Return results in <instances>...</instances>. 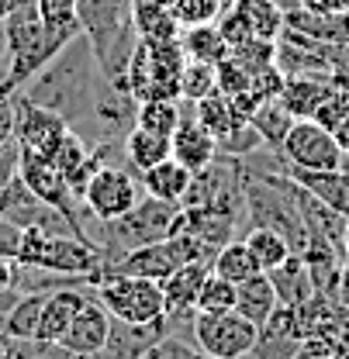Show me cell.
<instances>
[{
    "label": "cell",
    "mask_w": 349,
    "mask_h": 359,
    "mask_svg": "<svg viewBox=\"0 0 349 359\" xmlns=\"http://www.w3.org/2000/svg\"><path fill=\"white\" fill-rule=\"evenodd\" d=\"M21 238H25V228H18L14 222L0 218V256H4V259H14V263H18Z\"/></svg>",
    "instance_id": "ab89813d"
},
{
    "label": "cell",
    "mask_w": 349,
    "mask_h": 359,
    "mask_svg": "<svg viewBox=\"0 0 349 359\" xmlns=\"http://www.w3.org/2000/svg\"><path fill=\"white\" fill-rule=\"evenodd\" d=\"M301 342L305 332L298 325V311L287 304H277L273 314L266 318L256 332V346H253V359H301Z\"/></svg>",
    "instance_id": "5bb4252c"
},
{
    "label": "cell",
    "mask_w": 349,
    "mask_h": 359,
    "mask_svg": "<svg viewBox=\"0 0 349 359\" xmlns=\"http://www.w3.org/2000/svg\"><path fill=\"white\" fill-rule=\"evenodd\" d=\"M97 83H100V66H97V55L90 48L87 35L80 32L73 42L62 45V52L45 66L42 73H35L21 87L18 97L39 104L45 111H55L73 132H80L90 114Z\"/></svg>",
    "instance_id": "6da1fadb"
},
{
    "label": "cell",
    "mask_w": 349,
    "mask_h": 359,
    "mask_svg": "<svg viewBox=\"0 0 349 359\" xmlns=\"http://www.w3.org/2000/svg\"><path fill=\"white\" fill-rule=\"evenodd\" d=\"M287 177H294L308 194H315L322 204H329L336 215L349 218V170L339 166V170H325V173H305V170H291L284 166Z\"/></svg>",
    "instance_id": "ac0fdd59"
},
{
    "label": "cell",
    "mask_w": 349,
    "mask_h": 359,
    "mask_svg": "<svg viewBox=\"0 0 349 359\" xmlns=\"http://www.w3.org/2000/svg\"><path fill=\"white\" fill-rule=\"evenodd\" d=\"M235 14L242 18V25L249 28L253 39L263 42H277L284 32V11L277 7V0H232Z\"/></svg>",
    "instance_id": "484cf974"
},
{
    "label": "cell",
    "mask_w": 349,
    "mask_h": 359,
    "mask_svg": "<svg viewBox=\"0 0 349 359\" xmlns=\"http://www.w3.org/2000/svg\"><path fill=\"white\" fill-rule=\"evenodd\" d=\"M4 42H7V73L0 80V93H21V87L42 73L45 66L62 52L66 39L52 35L39 18V0H18L14 11L4 21ZM73 42V39H70Z\"/></svg>",
    "instance_id": "3957f363"
},
{
    "label": "cell",
    "mask_w": 349,
    "mask_h": 359,
    "mask_svg": "<svg viewBox=\"0 0 349 359\" xmlns=\"http://www.w3.org/2000/svg\"><path fill=\"white\" fill-rule=\"evenodd\" d=\"M284 28L322 45L349 42V14H311V11L294 7L284 14Z\"/></svg>",
    "instance_id": "d6986e66"
},
{
    "label": "cell",
    "mask_w": 349,
    "mask_h": 359,
    "mask_svg": "<svg viewBox=\"0 0 349 359\" xmlns=\"http://www.w3.org/2000/svg\"><path fill=\"white\" fill-rule=\"evenodd\" d=\"M194 308L201 314L235 311V283L225 280V276H218V273H208L204 283H201V294H197Z\"/></svg>",
    "instance_id": "d590c367"
},
{
    "label": "cell",
    "mask_w": 349,
    "mask_h": 359,
    "mask_svg": "<svg viewBox=\"0 0 349 359\" xmlns=\"http://www.w3.org/2000/svg\"><path fill=\"white\" fill-rule=\"evenodd\" d=\"M131 18H135V32L142 42H180V25H176L173 11L152 0H131Z\"/></svg>",
    "instance_id": "7402d4cb"
},
{
    "label": "cell",
    "mask_w": 349,
    "mask_h": 359,
    "mask_svg": "<svg viewBox=\"0 0 349 359\" xmlns=\"http://www.w3.org/2000/svg\"><path fill=\"white\" fill-rule=\"evenodd\" d=\"M329 80H332V87H339L349 93V66H336V69L329 73Z\"/></svg>",
    "instance_id": "7dc6e473"
},
{
    "label": "cell",
    "mask_w": 349,
    "mask_h": 359,
    "mask_svg": "<svg viewBox=\"0 0 349 359\" xmlns=\"http://www.w3.org/2000/svg\"><path fill=\"white\" fill-rule=\"evenodd\" d=\"M277 304L280 301H277V290H273V283H270L266 273H253L249 280L235 283V311L242 314V318H249L253 325H263L273 314Z\"/></svg>",
    "instance_id": "cb8c5ba5"
},
{
    "label": "cell",
    "mask_w": 349,
    "mask_h": 359,
    "mask_svg": "<svg viewBox=\"0 0 349 359\" xmlns=\"http://www.w3.org/2000/svg\"><path fill=\"white\" fill-rule=\"evenodd\" d=\"M18 263L48 269V273H62V276H87L90 287H97L104 280L100 249L87 238H77V235H48L39 228H25Z\"/></svg>",
    "instance_id": "277c9868"
},
{
    "label": "cell",
    "mask_w": 349,
    "mask_h": 359,
    "mask_svg": "<svg viewBox=\"0 0 349 359\" xmlns=\"http://www.w3.org/2000/svg\"><path fill=\"white\" fill-rule=\"evenodd\" d=\"M263 145H266V142H263L260 132H256L249 121H246V125H239L232 135L218 138V152L221 156H235V159H249L253 152H260Z\"/></svg>",
    "instance_id": "f35d334b"
},
{
    "label": "cell",
    "mask_w": 349,
    "mask_h": 359,
    "mask_svg": "<svg viewBox=\"0 0 349 359\" xmlns=\"http://www.w3.org/2000/svg\"><path fill=\"white\" fill-rule=\"evenodd\" d=\"M336 304L349 311V256H346V263H343V269H339V283H336Z\"/></svg>",
    "instance_id": "f6af8a7d"
},
{
    "label": "cell",
    "mask_w": 349,
    "mask_h": 359,
    "mask_svg": "<svg viewBox=\"0 0 349 359\" xmlns=\"http://www.w3.org/2000/svg\"><path fill=\"white\" fill-rule=\"evenodd\" d=\"M80 25L97 55L100 76L114 87H129V66L138 48L131 0H80Z\"/></svg>",
    "instance_id": "7a4b0ae2"
},
{
    "label": "cell",
    "mask_w": 349,
    "mask_h": 359,
    "mask_svg": "<svg viewBox=\"0 0 349 359\" xmlns=\"http://www.w3.org/2000/svg\"><path fill=\"white\" fill-rule=\"evenodd\" d=\"M249 125L260 132V138L270 145V149H277L280 152V145H284V138L291 132V125H294V114L273 97V100H263L260 107L249 114Z\"/></svg>",
    "instance_id": "f546056e"
},
{
    "label": "cell",
    "mask_w": 349,
    "mask_h": 359,
    "mask_svg": "<svg viewBox=\"0 0 349 359\" xmlns=\"http://www.w3.org/2000/svg\"><path fill=\"white\" fill-rule=\"evenodd\" d=\"M93 297L107 308L114 321H125V325H149L166 314L163 287L159 280H149V276H125V273L104 276L93 287Z\"/></svg>",
    "instance_id": "8992f818"
},
{
    "label": "cell",
    "mask_w": 349,
    "mask_h": 359,
    "mask_svg": "<svg viewBox=\"0 0 349 359\" xmlns=\"http://www.w3.org/2000/svg\"><path fill=\"white\" fill-rule=\"evenodd\" d=\"M280 156L291 170H305V173H325V170H339L346 152L339 149V142L332 138L329 128H322L311 118H294L291 132L280 145Z\"/></svg>",
    "instance_id": "9c48e42d"
},
{
    "label": "cell",
    "mask_w": 349,
    "mask_h": 359,
    "mask_svg": "<svg viewBox=\"0 0 349 359\" xmlns=\"http://www.w3.org/2000/svg\"><path fill=\"white\" fill-rule=\"evenodd\" d=\"M187 55L180 42H142L131 55L129 90L135 100H180V69Z\"/></svg>",
    "instance_id": "5b68a950"
},
{
    "label": "cell",
    "mask_w": 349,
    "mask_h": 359,
    "mask_svg": "<svg viewBox=\"0 0 349 359\" xmlns=\"http://www.w3.org/2000/svg\"><path fill=\"white\" fill-rule=\"evenodd\" d=\"M121 152H125V163H129L135 173H145L149 166L170 159V138L156 132H145V128H131L121 142Z\"/></svg>",
    "instance_id": "4316f807"
},
{
    "label": "cell",
    "mask_w": 349,
    "mask_h": 359,
    "mask_svg": "<svg viewBox=\"0 0 349 359\" xmlns=\"http://www.w3.org/2000/svg\"><path fill=\"white\" fill-rule=\"evenodd\" d=\"M84 287H62V290H48L42 301V314H39V332H35V342L42 346H59V339L66 335L73 314L80 311L84 304Z\"/></svg>",
    "instance_id": "2e32d148"
},
{
    "label": "cell",
    "mask_w": 349,
    "mask_h": 359,
    "mask_svg": "<svg viewBox=\"0 0 349 359\" xmlns=\"http://www.w3.org/2000/svg\"><path fill=\"white\" fill-rule=\"evenodd\" d=\"M14 114H18L14 97L11 93H0V152L14 142Z\"/></svg>",
    "instance_id": "60d3db41"
},
{
    "label": "cell",
    "mask_w": 349,
    "mask_h": 359,
    "mask_svg": "<svg viewBox=\"0 0 349 359\" xmlns=\"http://www.w3.org/2000/svg\"><path fill=\"white\" fill-rule=\"evenodd\" d=\"M343 249H346V256H349V222H346V238H343Z\"/></svg>",
    "instance_id": "f907efd6"
},
{
    "label": "cell",
    "mask_w": 349,
    "mask_h": 359,
    "mask_svg": "<svg viewBox=\"0 0 349 359\" xmlns=\"http://www.w3.org/2000/svg\"><path fill=\"white\" fill-rule=\"evenodd\" d=\"M180 48L187 59H197V62H211L218 66L221 59L232 55L228 42L221 39L218 25H197V28H183L180 32Z\"/></svg>",
    "instance_id": "83f0119b"
},
{
    "label": "cell",
    "mask_w": 349,
    "mask_h": 359,
    "mask_svg": "<svg viewBox=\"0 0 349 359\" xmlns=\"http://www.w3.org/2000/svg\"><path fill=\"white\" fill-rule=\"evenodd\" d=\"M138 359H215L208 356L197 342H190V339H180V335H163V339H156L145 353Z\"/></svg>",
    "instance_id": "74e56055"
},
{
    "label": "cell",
    "mask_w": 349,
    "mask_h": 359,
    "mask_svg": "<svg viewBox=\"0 0 349 359\" xmlns=\"http://www.w3.org/2000/svg\"><path fill=\"white\" fill-rule=\"evenodd\" d=\"M170 156H173L180 166H187L190 173H197V170H204V166L215 163V156H218V138L197 121L194 111H183L176 132L170 135Z\"/></svg>",
    "instance_id": "9a60e30c"
},
{
    "label": "cell",
    "mask_w": 349,
    "mask_h": 359,
    "mask_svg": "<svg viewBox=\"0 0 349 359\" xmlns=\"http://www.w3.org/2000/svg\"><path fill=\"white\" fill-rule=\"evenodd\" d=\"M332 138L339 142V149H343V152L349 156V114L343 118V121H339V125H336V128H332Z\"/></svg>",
    "instance_id": "bcb514c9"
},
{
    "label": "cell",
    "mask_w": 349,
    "mask_h": 359,
    "mask_svg": "<svg viewBox=\"0 0 349 359\" xmlns=\"http://www.w3.org/2000/svg\"><path fill=\"white\" fill-rule=\"evenodd\" d=\"M107 335H111V314L93 294H87L80 311L73 314L66 335L59 339V346L73 356H100L107 346Z\"/></svg>",
    "instance_id": "4fadbf2b"
},
{
    "label": "cell",
    "mask_w": 349,
    "mask_h": 359,
    "mask_svg": "<svg viewBox=\"0 0 349 359\" xmlns=\"http://www.w3.org/2000/svg\"><path fill=\"white\" fill-rule=\"evenodd\" d=\"M208 273H211V263H187V266L173 269L166 280H159L163 297H166V311H187V308H194V301H197L201 283H204Z\"/></svg>",
    "instance_id": "603a6c76"
},
{
    "label": "cell",
    "mask_w": 349,
    "mask_h": 359,
    "mask_svg": "<svg viewBox=\"0 0 349 359\" xmlns=\"http://www.w3.org/2000/svg\"><path fill=\"white\" fill-rule=\"evenodd\" d=\"M14 4H18V0H0V25L7 21V14L14 11Z\"/></svg>",
    "instance_id": "c3c4849f"
},
{
    "label": "cell",
    "mask_w": 349,
    "mask_h": 359,
    "mask_svg": "<svg viewBox=\"0 0 349 359\" xmlns=\"http://www.w3.org/2000/svg\"><path fill=\"white\" fill-rule=\"evenodd\" d=\"M329 93H332L329 73H294V76L284 80V90H280L277 100H280L294 118H311Z\"/></svg>",
    "instance_id": "e0dca14e"
},
{
    "label": "cell",
    "mask_w": 349,
    "mask_h": 359,
    "mask_svg": "<svg viewBox=\"0 0 349 359\" xmlns=\"http://www.w3.org/2000/svg\"><path fill=\"white\" fill-rule=\"evenodd\" d=\"M190 177H194V173H190L187 166H180L173 156L163 159V163H156V166H149L145 173H138L142 190H145L149 197H156V201H170V204H180V201L187 197Z\"/></svg>",
    "instance_id": "44dd1931"
},
{
    "label": "cell",
    "mask_w": 349,
    "mask_h": 359,
    "mask_svg": "<svg viewBox=\"0 0 349 359\" xmlns=\"http://www.w3.org/2000/svg\"><path fill=\"white\" fill-rule=\"evenodd\" d=\"M242 242L249 245V252H253V259H256V266H260L263 273L280 266V263L294 252L291 242H287L280 231H273V228H249V231L242 235Z\"/></svg>",
    "instance_id": "4dcf8cb0"
},
{
    "label": "cell",
    "mask_w": 349,
    "mask_h": 359,
    "mask_svg": "<svg viewBox=\"0 0 349 359\" xmlns=\"http://www.w3.org/2000/svg\"><path fill=\"white\" fill-rule=\"evenodd\" d=\"M145 197L142 180L125 166L104 163L84 190V208L93 222H118L121 215H129L131 208Z\"/></svg>",
    "instance_id": "52a82bcc"
},
{
    "label": "cell",
    "mask_w": 349,
    "mask_h": 359,
    "mask_svg": "<svg viewBox=\"0 0 349 359\" xmlns=\"http://www.w3.org/2000/svg\"><path fill=\"white\" fill-rule=\"evenodd\" d=\"M256 332H260V325H253L239 311H197L194 328H190V342H197L208 356L215 359H246L256 346Z\"/></svg>",
    "instance_id": "ba28073f"
},
{
    "label": "cell",
    "mask_w": 349,
    "mask_h": 359,
    "mask_svg": "<svg viewBox=\"0 0 349 359\" xmlns=\"http://www.w3.org/2000/svg\"><path fill=\"white\" fill-rule=\"evenodd\" d=\"M211 273H218V276L232 280V283H242V280H249L253 273H263V269L256 266V259H253L249 245H246L242 238H232V242H225L218 252H215V259H211Z\"/></svg>",
    "instance_id": "1f68e13d"
},
{
    "label": "cell",
    "mask_w": 349,
    "mask_h": 359,
    "mask_svg": "<svg viewBox=\"0 0 349 359\" xmlns=\"http://www.w3.org/2000/svg\"><path fill=\"white\" fill-rule=\"evenodd\" d=\"M298 7L311 14H349V0H298Z\"/></svg>",
    "instance_id": "7bdbcfd3"
},
{
    "label": "cell",
    "mask_w": 349,
    "mask_h": 359,
    "mask_svg": "<svg viewBox=\"0 0 349 359\" xmlns=\"http://www.w3.org/2000/svg\"><path fill=\"white\" fill-rule=\"evenodd\" d=\"M332 359H349V353H336V356H332Z\"/></svg>",
    "instance_id": "f5cc1de1"
},
{
    "label": "cell",
    "mask_w": 349,
    "mask_h": 359,
    "mask_svg": "<svg viewBox=\"0 0 349 359\" xmlns=\"http://www.w3.org/2000/svg\"><path fill=\"white\" fill-rule=\"evenodd\" d=\"M14 142L21 152H32V156H42V159H52L55 149L62 145V138L73 132L55 111H45L39 104L25 100L14 93Z\"/></svg>",
    "instance_id": "8fae6325"
},
{
    "label": "cell",
    "mask_w": 349,
    "mask_h": 359,
    "mask_svg": "<svg viewBox=\"0 0 349 359\" xmlns=\"http://www.w3.org/2000/svg\"><path fill=\"white\" fill-rule=\"evenodd\" d=\"M18 177L25 180V187H28L32 194H39L45 204H52L55 211H62V215L70 218V224L77 228L80 238H87V222H84L87 208H84V201L70 190V183L55 170V163H48L42 156H32V152H21V159H18Z\"/></svg>",
    "instance_id": "30bf717a"
},
{
    "label": "cell",
    "mask_w": 349,
    "mask_h": 359,
    "mask_svg": "<svg viewBox=\"0 0 349 359\" xmlns=\"http://www.w3.org/2000/svg\"><path fill=\"white\" fill-rule=\"evenodd\" d=\"M183 118V100H138V118L135 125L145 128V132H156V135H170L176 132Z\"/></svg>",
    "instance_id": "836d02e7"
},
{
    "label": "cell",
    "mask_w": 349,
    "mask_h": 359,
    "mask_svg": "<svg viewBox=\"0 0 349 359\" xmlns=\"http://www.w3.org/2000/svg\"><path fill=\"white\" fill-rule=\"evenodd\" d=\"M14 280H18V263L0 256V297L14 290Z\"/></svg>",
    "instance_id": "ee69618b"
},
{
    "label": "cell",
    "mask_w": 349,
    "mask_h": 359,
    "mask_svg": "<svg viewBox=\"0 0 349 359\" xmlns=\"http://www.w3.org/2000/svg\"><path fill=\"white\" fill-rule=\"evenodd\" d=\"M228 4H232V0H228Z\"/></svg>",
    "instance_id": "11a10c76"
},
{
    "label": "cell",
    "mask_w": 349,
    "mask_h": 359,
    "mask_svg": "<svg viewBox=\"0 0 349 359\" xmlns=\"http://www.w3.org/2000/svg\"><path fill=\"white\" fill-rule=\"evenodd\" d=\"M266 276H270V283L277 290V301L287 304V308L305 304L308 297L315 294V280H311V269H308L301 252H291L280 266H273Z\"/></svg>",
    "instance_id": "ffe728a7"
},
{
    "label": "cell",
    "mask_w": 349,
    "mask_h": 359,
    "mask_svg": "<svg viewBox=\"0 0 349 359\" xmlns=\"http://www.w3.org/2000/svg\"><path fill=\"white\" fill-rule=\"evenodd\" d=\"M152 4H163V7H173L176 0H152Z\"/></svg>",
    "instance_id": "816d5d0a"
},
{
    "label": "cell",
    "mask_w": 349,
    "mask_h": 359,
    "mask_svg": "<svg viewBox=\"0 0 349 359\" xmlns=\"http://www.w3.org/2000/svg\"><path fill=\"white\" fill-rule=\"evenodd\" d=\"M194 114H197V121L215 135V138H225V135L235 132L239 125L249 121V118L235 107V100H232L228 93H221V90L208 93L204 100H197V104H194Z\"/></svg>",
    "instance_id": "d4e9b609"
},
{
    "label": "cell",
    "mask_w": 349,
    "mask_h": 359,
    "mask_svg": "<svg viewBox=\"0 0 349 359\" xmlns=\"http://www.w3.org/2000/svg\"><path fill=\"white\" fill-rule=\"evenodd\" d=\"M45 294H18L14 304L4 314V332L18 342H35L39 332V314H42Z\"/></svg>",
    "instance_id": "f1b7e54d"
},
{
    "label": "cell",
    "mask_w": 349,
    "mask_h": 359,
    "mask_svg": "<svg viewBox=\"0 0 349 359\" xmlns=\"http://www.w3.org/2000/svg\"><path fill=\"white\" fill-rule=\"evenodd\" d=\"M215 90H218V69L211 62H197V59L183 62V69H180V100L197 104Z\"/></svg>",
    "instance_id": "e575fe53"
},
{
    "label": "cell",
    "mask_w": 349,
    "mask_h": 359,
    "mask_svg": "<svg viewBox=\"0 0 349 359\" xmlns=\"http://www.w3.org/2000/svg\"><path fill=\"white\" fill-rule=\"evenodd\" d=\"M277 7L287 14V11H294V7H298V0H277Z\"/></svg>",
    "instance_id": "681fc988"
},
{
    "label": "cell",
    "mask_w": 349,
    "mask_h": 359,
    "mask_svg": "<svg viewBox=\"0 0 349 359\" xmlns=\"http://www.w3.org/2000/svg\"><path fill=\"white\" fill-rule=\"evenodd\" d=\"M39 18H42V25L52 35H59L66 42L84 32V25H80V0H39Z\"/></svg>",
    "instance_id": "d6a6232c"
},
{
    "label": "cell",
    "mask_w": 349,
    "mask_h": 359,
    "mask_svg": "<svg viewBox=\"0 0 349 359\" xmlns=\"http://www.w3.org/2000/svg\"><path fill=\"white\" fill-rule=\"evenodd\" d=\"M18 159H21V149H18V142H11L4 152H0V194L7 190V183L18 177Z\"/></svg>",
    "instance_id": "b9f144b4"
},
{
    "label": "cell",
    "mask_w": 349,
    "mask_h": 359,
    "mask_svg": "<svg viewBox=\"0 0 349 359\" xmlns=\"http://www.w3.org/2000/svg\"><path fill=\"white\" fill-rule=\"evenodd\" d=\"M0 218L14 222L18 228H39V231H48V235H77L70 218L62 211H55L52 204H45L39 194H32L21 177H14L7 183V190L0 194Z\"/></svg>",
    "instance_id": "7c38bea8"
},
{
    "label": "cell",
    "mask_w": 349,
    "mask_h": 359,
    "mask_svg": "<svg viewBox=\"0 0 349 359\" xmlns=\"http://www.w3.org/2000/svg\"><path fill=\"white\" fill-rule=\"evenodd\" d=\"M246 359H253V356H246Z\"/></svg>",
    "instance_id": "db71d44e"
},
{
    "label": "cell",
    "mask_w": 349,
    "mask_h": 359,
    "mask_svg": "<svg viewBox=\"0 0 349 359\" xmlns=\"http://www.w3.org/2000/svg\"><path fill=\"white\" fill-rule=\"evenodd\" d=\"M225 4L228 0H176L170 11L180 28H197V25H215Z\"/></svg>",
    "instance_id": "8d00e7d4"
}]
</instances>
